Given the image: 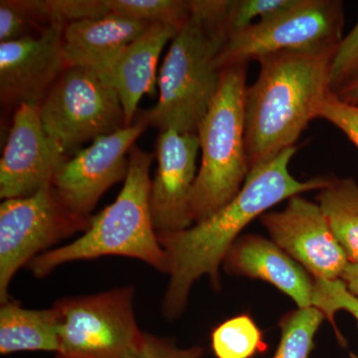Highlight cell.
Returning <instances> with one entry per match:
<instances>
[{"mask_svg":"<svg viewBox=\"0 0 358 358\" xmlns=\"http://www.w3.org/2000/svg\"><path fill=\"white\" fill-rule=\"evenodd\" d=\"M296 150V145L287 148L250 171L236 196L206 220L180 232L157 235L169 263V282L162 306L164 317L181 315L193 284L202 275H208L215 291L220 289L224 258L254 219L285 199L326 187L329 178L300 181L289 173Z\"/></svg>","mask_w":358,"mask_h":358,"instance_id":"6da1fadb","label":"cell"},{"mask_svg":"<svg viewBox=\"0 0 358 358\" xmlns=\"http://www.w3.org/2000/svg\"><path fill=\"white\" fill-rule=\"evenodd\" d=\"M334 53L285 51L259 59L260 72L244 98L249 173L293 148L331 93Z\"/></svg>","mask_w":358,"mask_h":358,"instance_id":"7a4b0ae2","label":"cell"},{"mask_svg":"<svg viewBox=\"0 0 358 358\" xmlns=\"http://www.w3.org/2000/svg\"><path fill=\"white\" fill-rule=\"evenodd\" d=\"M155 155L136 145L129 152V166L117 199L92 216L88 229L72 243L35 257L26 268L44 278L59 266L103 256L138 259L160 272L169 273L166 252L160 246L150 215V169Z\"/></svg>","mask_w":358,"mask_h":358,"instance_id":"3957f363","label":"cell"},{"mask_svg":"<svg viewBox=\"0 0 358 358\" xmlns=\"http://www.w3.org/2000/svg\"><path fill=\"white\" fill-rule=\"evenodd\" d=\"M227 40L220 28L192 13L160 68L159 102L136 117L159 131L197 134L220 86L216 61Z\"/></svg>","mask_w":358,"mask_h":358,"instance_id":"277c9868","label":"cell"},{"mask_svg":"<svg viewBox=\"0 0 358 358\" xmlns=\"http://www.w3.org/2000/svg\"><path fill=\"white\" fill-rule=\"evenodd\" d=\"M247 67L238 64L221 70L217 94L197 131L201 164L190 194L195 224L229 203L249 174L244 121Z\"/></svg>","mask_w":358,"mask_h":358,"instance_id":"5b68a950","label":"cell"},{"mask_svg":"<svg viewBox=\"0 0 358 358\" xmlns=\"http://www.w3.org/2000/svg\"><path fill=\"white\" fill-rule=\"evenodd\" d=\"M134 287L54 303L58 313L56 358H134L145 339L136 324Z\"/></svg>","mask_w":358,"mask_h":358,"instance_id":"8992f818","label":"cell"},{"mask_svg":"<svg viewBox=\"0 0 358 358\" xmlns=\"http://www.w3.org/2000/svg\"><path fill=\"white\" fill-rule=\"evenodd\" d=\"M343 1L296 0L286 10L231 35L216 65L221 71L278 52L334 53L343 39Z\"/></svg>","mask_w":358,"mask_h":358,"instance_id":"52a82bcc","label":"cell"},{"mask_svg":"<svg viewBox=\"0 0 358 358\" xmlns=\"http://www.w3.org/2000/svg\"><path fill=\"white\" fill-rule=\"evenodd\" d=\"M39 109L45 131L68 157L85 143L127 128L117 91L76 66L63 71Z\"/></svg>","mask_w":358,"mask_h":358,"instance_id":"ba28073f","label":"cell"},{"mask_svg":"<svg viewBox=\"0 0 358 358\" xmlns=\"http://www.w3.org/2000/svg\"><path fill=\"white\" fill-rule=\"evenodd\" d=\"M90 223L67 211L51 185L31 196L0 204V301H8L14 275L61 240L88 229Z\"/></svg>","mask_w":358,"mask_h":358,"instance_id":"9c48e42d","label":"cell"},{"mask_svg":"<svg viewBox=\"0 0 358 358\" xmlns=\"http://www.w3.org/2000/svg\"><path fill=\"white\" fill-rule=\"evenodd\" d=\"M148 127L136 115L131 126L96 138L61 166L51 185L70 214L90 223L91 212L103 193L126 180L129 166L127 154Z\"/></svg>","mask_w":358,"mask_h":358,"instance_id":"30bf717a","label":"cell"},{"mask_svg":"<svg viewBox=\"0 0 358 358\" xmlns=\"http://www.w3.org/2000/svg\"><path fill=\"white\" fill-rule=\"evenodd\" d=\"M260 219L271 240L313 279H341L350 262L319 204L296 195L284 210L266 212Z\"/></svg>","mask_w":358,"mask_h":358,"instance_id":"8fae6325","label":"cell"},{"mask_svg":"<svg viewBox=\"0 0 358 358\" xmlns=\"http://www.w3.org/2000/svg\"><path fill=\"white\" fill-rule=\"evenodd\" d=\"M40 105L22 103L13 115L0 160V197L31 196L51 185L55 173L70 159L47 134Z\"/></svg>","mask_w":358,"mask_h":358,"instance_id":"7c38bea8","label":"cell"},{"mask_svg":"<svg viewBox=\"0 0 358 358\" xmlns=\"http://www.w3.org/2000/svg\"><path fill=\"white\" fill-rule=\"evenodd\" d=\"M65 26L49 24L32 35L0 43V100L2 106L40 105L63 71Z\"/></svg>","mask_w":358,"mask_h":358,"instance_id":"4fadbf2b","label":"cell"},{"mask_svg":"<svg viewBox=\"0 0 358 358\" xmlns=\"http://www.w3.org/2000/svg\"><path fill=\"white\" fill-rule=\"evenodd\" d=\"M197 134L159 131L155 143L157 169L150 189V208L157 235L192 227L190 194L197 176Z\"/></svg>","mask_w":358,"mask_h":358,"instance_id":"5bb4252c","label":"cell"},{"mask_svg":"<svg viewBox=\"0 0 358 358\" xmlns=\"http://www.w3.org/2000/svg\"><path fill=\"white\" fill-rule=\"evenodd\" d=\"M226 274L261 280L286 294L299 308L313 307L315 279L272 240L241 235L226 254Z\"/></svg>","mask_w":358,"mask_h":358,"instance_id":"9a60e30c","label":"cell"},{"mask_svg":"<svg viewBox=\"0 0 358 358\" xmlns=\"http://www.w3.org/2000/svg\"><path fill=\"white\" fill-rule=\"evenodd\" d=\"M150 25L115 13L70 23L63 33L67 64L91 71L103 81L124 48Z\"/></svg>","mask_w":358,"mask_h":358,"instance_id":"2e32d148","label":"cell"},{"mask_svg":"<svg viewBox=\"0 0 358 358\" xmlns=\"http://www.w3.org/2000/svg\"><path fill=\"white\" fill-rule=\"evenodd\" d=\"M178 32L171 26L152 23L124 48L106 75L103 81L117 91L121 100L126 127L133 124L141 98L154 95L160 54Z\"/></svg>","mask_w":358,"mask_h":358,"instance_id":"e0dca14e","label":"cell"},{"mask_svg":"<svg viewBox=\"0 0 358 358\" xmlns=\"http://www.w3.org/2000/svg\"><path fill=\"white\" fill-rule=\"evenodd\" d=\"M59 350L56 308L29 310L8 300L0 308V353L53 352Z\"/></svg>","mask_w":358,"mask_h":358,"instance_id":"ac0fdd59","label":"cell"},{"mask_svg":"<svg viewBox=\"0 0 358 358\" xmlns=\"http://www.w3.org/2000/svg\"><path fill=\"white\" fill-rule=\"evenodd\" d=\"M334 237L348 262L358 264V183L352 178H329L317 195Z\"/></svg>","mask_w":358,"mask_h":358,"instance_id":"d6986e66","label":"cell"},{"mask_svg":"<svg viewBox=\"0 0 358 358\" xmlns=\"http://www.w3.org/2000/svg\"><path fill=\"white\" fill-rule=\"evenodd\" d=\"M211 348L216 358H254L268 350L262 331L244 313L225 320L212 331Z\"/></svg>","mask_w":358,"mask_h":358,"instance_id":"ffe728a7","label":"cell"},{"mask_svg":"<svg viewBox=\"0 0 358 358\" xmlns=\"http://www.w3.org/2000/svg\"><path fill=\"white\" fill-rule=\"evenodd\" d=\"M326 320L317 308H298L282 315L279 326L281 339L273 358H310L315 336Z\"/></svg>","mask_w":358,"mask_h":358,"instance_id":"44dd1931","label":"cell"},{"mask_svg":"<svg viewBox=\"0 0 358 358\" xmlns=\"http://www.w3.org/2000/svg\"><path fill=\"white\" fill-rule=\"evenodd\" d=\"M32 20L65 27L76 21L103 17L110 13L105 0H16Z\"/></svg>","mask_w":358,"mask_h":358,"instance_id":"7402d4cb","label":"cell"},{"mask_svg":"<svg viewBox=\"0 0 358 358\" xmlns=\"http://www.w3.org/2000/svg\"><path fill=\"white\" fill-rule=\"evenodd\" d=\"M110 13L180 30L192 15L190 0H105Z\"/></svg>","mask_w":358,"mask_h":358,"instance_id":"603a6c76","label":"cell"},{"mask_svg":"<svg viewBox=\"0 0 358 358\" xmlns=\"http://www.w3.org/2000/svg\"><path fill=\"white\" fill-rule=\"evenodd\" d=\"M313 307L317 308L333 326L339 343H345V338L336 327L334 315L339 310H345L355 317L358 327V298L346 289L341 279H315L313 282Z\"/></svg>","mask_w":358,"mask_h":358,"instance_id":"cb8c5ba5","label":"cell"},{"mask_svg":"<svg viewBox=\"0 0 358 358\" xmlns=\"http://www.w3.org/2000/svg\"><path fill=\"white\" fill-rule=\"evenodd\" d=\"M296 0H228L225 25L228 39L231 35L254 24L253 20H266L282 13Z\"/></svg>","mask_w":358,"mask_h":358,"instance_id":"d4e9b609","label":"cell"},{"mask_svg":"<svg viewBox=\"0 0 358 358\" xmlns=\"http://www.w3.org/2000/svg\"><path fill=\"white\" fill-rule=\"evenodd\" d=\"M358 78V21L334 52L329 69L331 91L336 94Z\"/></svg>","mask_w":358,"mask_h":358,"instance_id":"484cf974","label":"cell"},{"mask_svg":"<svg viewBox=\"0 0 358 358\" xmlns=\"http://www.w3.org/2000/svg\"><path fill=\"white\" fill-rule=\"evenodd\" d=\"M319 117L341 129L358 148V106L343 102L331 93L320 106Z\"/></svg>","mask_w":358,"mask_h":358,"instance_id":"4316f807","label":"cell"},{"mask_svg":"<svg viewBox=\"0 0 358 358\" xmlns=\"http://www.w3.org/2000/svg\"><path fill=\"white\" fill-rule=\"evenodd\" d=\"M203 353L200 346L179 348L171 339L145 333L143 345L134 358H201Z\"/></svg>","mask_w":358,"mask_h":358,"instance_id":"83f0119b","label":"cell"},{"mask_svg":"<svg viewBox=\"0 0 358 358\" xmlns=\"http://www.w3.org/2000/svg\"><path fill=\"white\" fill-rule=\"evenodd\" d=\"M33 23L16 0L0 1V43L27 36L26 30Z\"/></svg>","mask_w":358,"mask_h":358,"instance_id":"f1b7e54d","label":"cell"},{"mask_svg":"<svg viewBox=\"0 0 358 358\" xmlns=\"http://www.w3.org/2000/svg\"><path fill=\"white\" fill-rule=\"evenodd\" d=\"M341 280L345 282L346 289L358 298V264L348 263Z\"/></svg>","mask_w":358,"mask_h":358,"instance_id":"f546056e","label":"cell"},{"mask_svg":"<svg viewBox=\"0 0 358 358\" xmlns=\"http://www.w3.org/2000/svg\"><path fill=\"white\" fill-rule=\"evenodd\" d=\"M334 95L343 102L358 106V78L339 90Z\"/></svg>","mask_w":358,"mask_h":358,"instance_id":"4dcf8cb0","label":"cell"},{"mask_svg":"<svg viewBox=\"0 0 358 358\" xmlns=\"http://www.w3.org/2000/svg\"><path fill=\"white\" fill-rule=\"evenodd\" d=\"M350 358H358V355H355V353H353V352L350 353Z\"/></svg>","mask_w":358,"mask_h":358,"instance_id":"1f68e13d","label":"cell"}]
</instances>
